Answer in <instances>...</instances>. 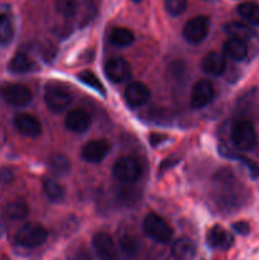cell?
I'll return each instance as SVG.
<instances>
[{
    "label": "cell",
    "mask_w": 259,
    "mask_h": 260,
    "mask_svg": "<svg viewBox=\"0 0 259 260\" xmlns=\"http://www.w3.org/2000/svg\"><path fill=\"white\" fill-rule=\"evenodd\" d=\"M119 250L126 258H134L139 253V241L130 234H124L119 239Z\"/></svg>",
    "instance_id": "obj_27"
},
{
    "label": "cell",
    "mask_w": 259,
    "mask_h": 260,
    "mask_svg": "<svg viewBox=\"0 0 259 260\" xmlns=\"http://www.w3.org/2000/svg\"><path fill=\"white\" fill-rule=\"evenodd\" d=\"M109 145L106 140H91L81 150V157L86 162L98 164L108 155Z\"/></svg>",
    "instance_id": "obj_11"
},
{
    "label": "cell",
    "mask_w": 259,
    "mask_h": 260,
    "mask_svg": "<svg viewBox=\"0 0 259 260\" xmlns=\"http://www.w3.org/2000/svg\"><path fill=\"white\" fill-rule=\"evenodd\" d=\"M68 260H93L89 249L83 243H74L66 250Z\"/></svg>",
    "instance_id": "obj_29"
},
{
    "label": "cell",
    "mask_w": 259,
    "mask_h": 260,
    "mask_svg": "<svg viewBox=\"0 0 259 260\" xmlns=\"http://www.w3.org/2000/svg\"><path fill=\"white\" fill-rule=\"evenodd\" d=\"M210 30V19L206 15H198L188 20L183 28V37L190 45H198L207 37Z\"/></svg>",
    "instance_id": "obj_6"
},
{
    "label": "cell",
    "mask_w": 259,
    "mask_h": 260,
    "mask_svg": "<svg viewBox=\"0 0 259 260\" xmlns=\"http://www.w3.org/2000/svg\"><path fill=\"white\" fill-rule=\"evenodd\" d=\"M223 30L230 36V38H238V40L248 42L256 37V33L251 29L249 25L240 22H231L223 25Z\"/></svg>",
    "instance_id": "obj_20"
},
{
    "label": "cell",
    "mask_w": 259,
    "mask_h": 260,
    "mask_svg": "<svg viewBox=\"0 0 259 260\" xmlns=\"http://www.w3.org/2000/svg\"><path fill=\"white\" fill-rule=\"evenodd\" d=\"M78 78L81 83L85 84L86 86L91 88L93 90H95L96 93L102 94V95L106 94V88H104V85L102 84V81L99 80L98 76H96L94 73H91V71L89 70L81 71V73H79Z\"/></svg>",
    "instance_id": "obj_28"
},
{
    "label": "cell",
    "mask_w": 259,
    "mask_h": 260,
    "mask_svg": "<svg viewBox=\"0 0 259 260\" xmlns=\"http://www.w3.org/2000/svg\"><path fill=\"white\" fill-rule=\"evenodd\" d=\"M28 206L22 201H13L9 202L5 207V215L14 221L24 220L28 216Z\"/></svg>",
    "instance_id": "obj_26"
},
{
    "label": "cell",
    "mask_w": 259,
    "mask_h": 260,
    "mask_svg": "<svg viewBox=\"0 0 259 260\" xmlns=\"http://www.w3.org/2000/svg\"><path fill=\"white\" fill-rule=\"evenodd\" d=\"M223 52L234 61H243L248 56V45L238 38H229L223 43Z\"/></svg>",
    "instance_id": "obj_19"
},
{
    "label": "cell",
    "mask_w": 259,
    "mask_h": 260,
    "mask_svg": "<svg viewBox=\"0 0 259 260\" xmlns=\"http://www.w3.org/2000/svg\"><path fill=\"white\" fill-rule=\"evenodd\" d=\"M141 173L142 169L140 162L131 156L121 157L117 160L113 167V177L124 184H132L137 182L141 177Z\"/></svg>",
    "instance_id": "obj_4"
},
{
    "label": "cell",
    "mask_w": 259,
    "mask_h": 260,
    "mask_svg": "<svg viewBox=\"0 0 259 260\" xmlns=\"http://www.w3.org/2000/svg\"><path fill=\"white\" fill-rule=\"evenodd\" d=\"M43 188H45V193L46 196H47V198L50 201H52V202H60L63 198V196H65V189H63L62 185H61L60 183L56 182V180H45Z\"/></svg>",
    "instance_id": "obj_30"
},
{
    "label": "cell",
    "mask_w": 259,
    "mask_h": 260,
    "mask_svg": "<svg viewBox=\"0 0 259 260\" xmlns=\"http://www.w3.org/2000/svg\"><path fill=\"white\" fill-rule=\"evenodd\" d=\"M8 69L13 74H27L35 71L37 69V63L27 53L18 52L12 57Z\"/></svg>",
    "instance_id": "obj_18"
},
{
    "label": "cell",
    "mask_w": 259,
    "mask_h": 260,
    "mask_svg": "<svg viewBox=\"0 0 259 260\" xmlns=\"http://www.w3.org/2000/svg\"><path fill=\"white\" fill-rule=\"evenodd\" d=\"M65 126L74 134H84L90 127V117L83 109H73L66 116Z\"/></svg>",
    "instance_id": "obj_15"
},
{
    "label": "cell",
    "mask_w": 259,
    "mask_h": 260,
    "mask_svg": "<svg viewBox=\"0 0 259 260\" xmlns=\"http://www.w3.org/2000/svg\"><path fill=\"white\" fill-rule=\"evenodd\" d=\"M124 98H126L128 106L137 108L147 103L150 99V89L140 81H134L127 85L124 90Z\"/></svg>",
    "instance_id": "obj_12"
},
{
    "label": "cell",
    "mask_w": 259,
    "mask_h": 260,
    "mask_svg": "<svg viewBox=\"0 0 259 260\" xmlns=\"http://www.w3.org/2000/svg\"><path fill=\"white\" fill-rule=\"evenodd\" d=\"M109 40H111L112 45H114L116 47H127V46L132 45L135 40V36L132 33V30L127 29V28H114L111 32L109 36Z\"/></svg>",
    "instance_id": "obj_22"
},
{
    "label": "cell",
    "mask_w": 259,
    "mask_h": 260,
    "mask_svg": "<svg viewBox=\"0 0 259 260\" xmlns=\"http://www.w3.org/2000/svg\"><path fill=\"white\" fill-rule=\"evenodd\" d=\"M177 162H178V159H173V157H169V159L164 160V162H163L161 167L159 168V170L164 172V170H167L169 167H173V165H175Z\"/></svg>",
    "instance_id": "obj_36"
},
{
    "label": "cell",
    "mask_w": 259,
    "mask_h": 260,
    "mask_svg": "<svg viewBox=\"0 0 259 260\" xmlns=\"http://www.w3.org/2000/svg\"><path fill=\"white\" fill-rule=\"evenodd\" d=\"M48 165H50V169L52 170L53 174L60 175V177L70 173V161L62 154L51 155L50 159H48Z\"/></svg>",
    "instance_id": "obj_25"
},
{
    "label": "cell",
    "mask_w": 259,
    "mask_h": 260,
    "mask_svg": "<svg viewBox=\"0 0 259 260\" xmlns=\"http://www.w3.org/2000/svg\"><path fill=\"white\" fill-rule=\"evenodd\" d=\"M48 233L42 225L36 222H28L23 225L15 234V243L23 248H37L45 244Z\"/></svg>",
    "instance_id": "obj_1"
},
{
    "label": "cell",
    "mask_w": 259,
    "mask_h": 260,
    "mask_svg": "<svg viewBox=\"0 0 259 260\" xmlns=\"http://www.w3.org/2000/svg\"><path fill=\"white\" fill-rule=\"evenodd\" d=\"M4 233H5V228H4V223L2 222V221H0V239L3 238V235H4Z\"/></svg>",
    "instance_id": "obj_38"
},
{
    "label": "cell",
    "mask_w": 259,
    "mask_h": 260,
    "mask_svg": "<svg viewBox=\"0 0 259 260\" xmlns=\"http://www.w3.org/2000/svg\"><path fill=\"white\" fill-rule=\"evenodd\" d=\"M201 69L205 74L211 76H220L226 70V58L222 53L208 52L201 61Z\"/></svg>",
    "instance_id": "obj_13"
},
{
    "label": "cell",
    "mask_w": 259,
    "mask_h": 260,
    "mask_svg": "<svg viewBox=\"0 0 259 260\" xmlns=\"http://www.w3.org/2000/svg\"><path fill=\"white\" fill-rule=\"evenodd\" d=\"M233 230L240 234V235H248L249 231H250V226L245 221H238V222H235L233 225Z\"/></svg>",
    "instance_id": "obj_34"
},
{
    "label": "cell",
    "mask_w": 259,
    "mask_h": 260,
    "mask_svg": "<svg viewBox=\"0 0 259 260\" xmlns=\"http://www.w3.org/2000/svg\"><path fill=\"white\" fill-rule=\"evenodd\" d=\"M164 2V7L167 12L173 17H178V15L183 14L187 9L188 0H163Z\"/></svg>",
    "instance_id": "obj_32"
},
{
    "label": "cell",
    "mask_w": 259,
    "mask_h": 260,
    "mask_svg": "<svg viewBox=\"0 0 259 260\" xmlns=\"http://www.w3.org/2000/svg\"><path fill=\"white\" fill-rule=\"evenodd\" d=\"M150 144L152 145V146H156V145H160L163 142V140H165L167 139V137L165 136H163V135H155V134H152V135H150Z\"/></svg>",
    "instance_id": "obj_35"
},
{
    "label": "cell",
    "mask_w": 259,
    "mask_h": 260,
    "mask_svg": "<svg viewBox=\"0 0 259 260\" xmlns=\"http://www.w3.org/2000/svg\"><path fill=\"white\" fill-rule=\"evenodd\" d=\"M231 141L240 151H249L256 145V132L249 121H238L231 129Z\"/></svg>",
    "instance_id": "obj_2"
},
{
    "label": "cell",
    "mask_w": 259,
    "mask_h": 260,
    "mask_svg": "<svg viewBox=\"0 0 259 260\" xmlns=\"http://www.w3.org/2000/svg\"><path fill=\"white\" fill-rule=\"evenodd\" d=\"M46 106L53 113H61L71 103V94L58 84H48L45 91Z\"/></svg>",
    "instance_id": "obj_5"
},
{
    "label": "cell",
    "mask_w": 259,
    "mask_h": 260,
    "mask_svg": "<svg viewBox=\"0 0 259 260\" xmlns=\"http://www.w3.org/2000/svg\"><path fill=\"white\" fill-rule=\"evenodd\" d=\"M233 157H236L239 161L243 162V165L246 168V169H248L249 174H250V177L253 178V179H256V178L259 177V167L255 164V162L251 161V160H249V159H246V157H243V156H233Z\"/></svg>",
    "instance_id": "obj_33"
},
{
    "label": "cell",
    "mask_w": 259,
    "mask_h": 260,
    "mask_svg": "<svg viewBox=\"0 0 259 260\" xmlns=\"http://www.w3.org/2000/svg\"><path fill=\"white\" fill-rule=\"evenodd\" d=\"M132 2H134V3H141L142 0H132Z\"/></svg>",
    "instance_id": "obj_39"
},
{
    "label": "cell",
    "mask_w": 259,
    "mask_h": 260,
    "mask_svg": "<svg viewBox=\"0 0 259 260\" xmlns=\"http://www.w3.org/2000/svg\"><path fill=\"white\" fill-rule=\"evenodd\" d=\"M144 233L155 243L167 244L172 239V229L156 213H149L144 221Z\"/></svg>",
    "instance_id": "obj_3"
},
{
    "label": "cell",
    "mask_w": 259,
    "mask_h": 260,
    "mask_svg": "<svg viewBox=\"0 0 259 260\" xmlns=\"http://www.w3.org/2000/svg\"><path fill=\"white\" fill-rule=\"evenodd\" d=\"M3 101L14 107H25L32 101V93L22 84H5L0 88Z\"/></svg>",
    "instance_id": "obj_7"
},
{
    "label": "cell",
    "mask_w": 259,
    "mask_h": 260,
    "mask_svg": "<svg viewBox=\"0 0 259 260\" xmlns=\"http://www.w3.org/2000/svg\"><path fill=\"white\" fill-rule=\"evenodd\" d=\"M98 8L99 0H81L78 8V10L81 9L80 24L86 25L89 22H91L98 13Z\"/></svg>",
    "instance_id": "obj_23"
},
{
    "label": "cell",
    "mask_w": 259,
    "mask_h": 260,
    "mask_svg": "<svg viewBox=\"0 0 259 260\" xmlns=\"http://www.w3.org/2000/svg\"><path fill=\"white\" fill-rule=\"evenodd\" d=\"M206 240H207V244L210 248L223 249V250L231 248V245L234 244L233 235L218 225H215L213 228L210 229Z\"/></svg>",
    "instance_id": "obj_16"
},
{
    "label": "cell",
    "mask_w": 259,
    "mask_h": 260,
    "mask_svg": "<svg viewBox=\"0 0 259 260\" xmlns=\"http://www.w3.org/2000/svg\"><path fill=\"white\" fill-rule=\"evenodd\" d=\"M14 126L19 134L27 137H37L42 131L41 122L35 116L27 113L18 114L14 118Z\"/></svg>",
    "instance_id": "obj_14"
},
{
    "label": "cell",
    "mask_w": 259,
    "mask_h": 260,
    "mask_svg": "<svg viewBox=\"0 0 259 260\" xmlns=\"http://www.w3.org/2000/svg\"><path fill=\"white\" fill-rule=\"evenodd\" d=\"M55 8L58 14L65 18H71L78 14V0H56Z\"/></svg>",
    "instance_id": "obj_31"
},
{
    "label": "cell",
    "mask_w": 259,
    "mask_h": 260,
    "mask_svg": "<svg viewBox=\"0 0 259 260\" xmlns=\"http://www.w3.org/2000/svg\"><path fill=\"white\" fill-rule=\"evenodd\" d=\"M197 254L196 244L188 238H180L173 243L172 256L174 260H193Z\"/></svg>",
    "instance_id": "obj_17"
},
{
    "label": "cell",
    "mask_w": 259,
    "mask_h": 260,
    "mask_svg": "<svg viewBox=\"0 0 259 260\" xmlns=\"http://www.w3.org/2000/svg\"><path fill=\"white\" fill-rule=\"evenodd\" d=\"M106 76L114 84L126 83L132 78L128 62L122 57H111L104 65Z\"/></svg>",
    "instance_id": "obj_9"
},
{
    "label": "cell",
    "mask_w": 259,
    "mask_h": 260,
    "mask_svg": "<svg viewBox=\"0 0 259 260\" xmlns=\"http://www.w3.org/2000/svg\"><path fill=\"white\" fill-rule=\"evenodd\" d=\"M238 13L251 25H259V5L253 2L243 3L238 7Z\"/></svg>",
    "instance_id": "obj_21"
},
{
    "label": "cell",
    "mask_w": 259,
    "mask_h": 260,
    "mask_svg": "<svg viewBox=\"0 0 259 260\" xmlns=\"http://www.w3.org/2000/svg\"><path fill=\"white\" fill-rule=\"evenodd\" d=\"M14 38V25L9 14L0 15V46H8Z\"/></svg>",
    "instance_id": "obj_24"
},
{
    "label": "cell",
    "mask_w": 259,
    "mask_h": 260,
    "mask_svg": "<svg viewBox=\"0 0 259 260\" xmlns=\"http://www.w3.org/2000/svg\"><path fill=\"white\" fill-rule=\"evenodd\" d=\"M215 96V89L212 83L206 79H201L193 85L192 93H190V108L202 109L207 107Z\"/></svg>",
    "instance_id": "obj_8"
},
{
    "label": "cell",
    "mask_w": 259,
    "mask_h": 260,
    "mask_svg": "<svg viewBox=\"0 0 259 260\" xmlns=\"http://www.w3.org/2000/svg\"><path fill=\"white\" fill-rule=\"evenodd\" d=\"M93 248L101 260H118V249L113 239L107 233H96L93 238Z\"/></svg>",
    "instance_id": "obj_10"
},
{
    "label": "cell",
    "mask_w": 259,
    "mask_h": 260,
    "mask_svg": "<svg viewBox=\"0 0 259 260\" xmlns=\"http://www.w3.org/2000/svg\"><path fill=\"white\" fill-rule=\"evenodd\" d=\"M8 12H9V7L5 4H0V15L8 14Z\"/></svg>",
    "instance_id": "obj_37"
}]
</instances>
